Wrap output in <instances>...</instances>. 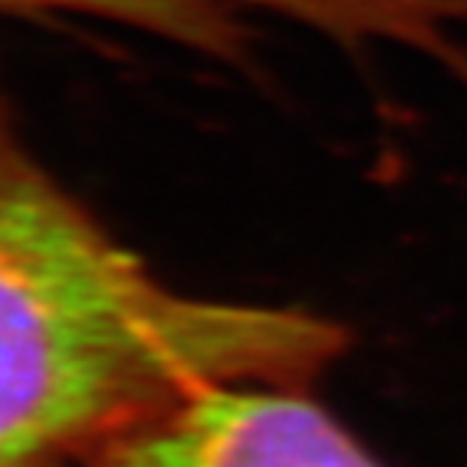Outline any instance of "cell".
<instances>
[{
	"instance_id": "3957f363",
	"label": "cell",
	"mask_w": 467,
	"mask_h": 467,
	"mask_svg": "<svg viewBox=\"0 0 467 467\" xmlns=\"http://www.w3.org/2000/svg\"><path fill=\"white\" fill-rule=\"evenodd\" d=\"M277 9L335 34H399L410 0H0V13L85 16L221 55L238 43V18Z\"/></svg>"
},
{
	"instance_id": "6da1fadb",
	"label": "cell",
	"mask_w": 467,
	"mask_h": 467,
	"mask_svg": "<svg viewBox=\"0 0 467 467\" xmlns=\"http://www.w3.org/2000/svg\"><path fill=\"white\" fill-rule=\"evenodd\" d=\"M341 326L175 290L27 142L0 76V467H82L214 386L311 389Z\"/></svg>"
},
{
	"instance_id": "7a4b0ae2",
	"label": "cell",
	"mask_w": 467,
	"mask_h": 467,
	"mask_svg": "<svg viewBox=\"0 0 467 467\" xmlns=\"http://www.w3.org/2000/svg\"><path fill=\"white\" fill-rule=\"evenodd\" d=\"M82 467H386L307 389L214 386L118 437Z\"/></svg>"
}]
</instances>
